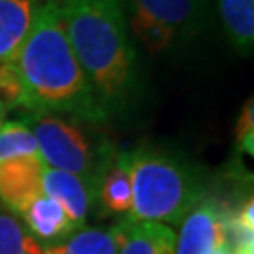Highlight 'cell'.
<instances>
[{
    "label": "cell",
    "instance_id": "12",
    "mask_svg": "<svg viewBox=\"0 0 254 254\" xmlns=\"http://www.w3.org/2000/svg\"><path fill=\"white\" fill-rule=\"evenodd\" d=\"M98 209L113 215H128L132 209V179L130 153L113 151L98 183Z\"/></svg>",
    "mask_w": 254,
    "mask_h": 254
},
{
    "label": "cell",
    "instance_id": "3",
    "mask_svg": "<svg viewBox=\"0 0 254 254\" xmlns=\"http://www.w3.org/2000/svg\"><path fill=\"white\" fill-rule=\"evenodd\" d=\"M132 209L127 217L177 226L205 198L200 172L181 158L154 149L139 147L130 153Z\"/></svg>",
    "mask_w": 254,
    "mask_h": 254
},
{
    "label": "cell",
    "instance_id": "6",
    "mask_svg": "<svg viewBox=\"0 0 254 254\" xmlns=\"http://www.w3.org/2000/svg\"><path fill=\"white\" fill-rule=\"evenodd\" d=\"M228 205L218 198L203 200L181 222V232L175 236L173 254H211L226 241Z\"/></svg>",
    "mask_w": 254,
    "mask_h": 254
},
{
    "label": "cell",
    "instance_id": "2",
    "mask_svg": "<svg viewBox=\"0 0 254 254\" xmlns=\"http://www.w3.org/2000/svg\"><path fill=\"white\" fill-rule=\"evenodd\" d=\"M21 109L55 113L83 123H106L104 111L68 42L57 0L42 6L13 59Z\"/></svg>",
    "mask_w": 254,
    "mask_h": 254
},
{
    "label": "cell",
    "instance_id": "17",
    "mask_svg": "<svg viewBox=\"0 0 254 254\" xmlns=\"http://www.w3.org/2000/svg\"><path fill=\"white\" fill-rule=\"evenodd\" d=\"M21 156H40L36 139L23 121H4L0 125V162Z\"/></svg>",
    "mask_w": 254,
    "mask_h": 254
},
{
    "label": "cell",
    "instance_id": "15",
    "mask_svg": "<svg viewBox=\"0 0 254 254\" xmlns=\"http://www.w3.org/2000/svg\"><path fill=\"white\" fill-rule=\"evenodd\" d=\"M226 245L232 254H254V201L253 196L237 207H228Z\"/></svg>",
    "mask_w": 254,
    "mask_h": 254
},
{
    "label": "cell",
    "instance_id": "8",
    "mask_svg": "<svg viewBox=\"0 0 254 254\" xmlns=\"http://www.w3.org/2000/svg\"><path fill=\"white\" fill-rule=\"evenodd\" d=\"M42 192L61 203L75 230L85 228L91 211L94 207L98 209L91 189L85 185L83 179L49 166H44L42 172Z\"/></svg>",
    "mask_w": 254,
    "mask_h": 254
},
{
    "label": "cell",
    "instance_id": "4",
    "mask_svg": "<svg viewBox=\"0 0 254 254\" xmlns=\"http://www.w3.org/2000/svg\"><path fill=\"white\" fill-rule=\"evenodd\" d=\"M21 121L30 128L44 164L77 175L91 189L96 200L100 177L115 149L109 143L92 139L81 127L83 121L77 119L27 111Z\"/></svg>",
    "mask_w": 254,
    "mask_h": 254
},
{
    "label": "cell",
    "instance_id": "18",
    "mask_svg": "<svg viewBox=\"0 0 254 254\" xmlns=\"http://www.w3.org/2000/svg\"><path fill=\"white\" fill-rule=\"evenodd\" d=\"M236 141L241 153H254V106L253 98L245 102L236 127Z\"/></svg>",
    "mask_w": 254,
    "mask_h": 254
},
{
    "label": "cell",
    "instance_id": "19",
    "mask_svg": "<svg viewBox=\"0 0 254 254\" xmlns=\"http://www.w3.org/2000/svg\"><path fill=\"white\" fill-rule=\"evenodd\" d=\"M211 254H232V253H230V249H228L226 241H224L222 245H218L217 249H215V251H213Z\"/></svg>",
    "mask_w": 254,
    "mask_h": 254
},
{
    "label": "cell",
    "instance_id": "13",
    "mask_svg": "<svg viewBox=\"0 0 254 254\" xmlns=\"http://www.w3.org/2000/svg\"><path fill=\"white\" fill-rule=\"evenodd\" d=\"M218 17L228 42L237 53L253 55L254 47V0H217Z\"/></svg>",
    "mask_w": 254,
    "mask_h": 254
},
{
    "label": "cell",
    "instance_id": "14",
    "mask_svg": "<svg viewBox=\"0 0 254 254\" xmlns=\"http://www.w3.org/2000/svg\"><path fill=\"white\" fill-rule=\"evenodd\" d=\"M46 254H117L113 228H81L61 245L46 249Z\"/></svg>",
    "mask_w": 254,
    "mask_h": 254
},
{
    "label": "cell",
    "instance_id": "16",
    "mask_svg": "<svg viewBox=\"0 0 254 254\" xmlns=\"http://www.w3.org/2000/svg\"><path fill=\"white\" fill-rule=\"evenodd\" d=\"M0 254H46L21 218L0 205Z\"/></svg>",
    "mask_w": 254,
    "mask_h": 254
},
{
    "label": "cell",
    "instance_id": "5",
    "mask_svg": "<svg viewBox=\"0 0 254 254\" xmlns=\"http://www.w3.org/2000/svg\"><path fill=\"white\" fill-rule=\"evenodd\" d=\"M128 30L151 55L170 51L203 27L205 0H121Z\"/></svg>",
    "mask_w": 254,
    "mask_h": 254
},
{
    "label": "cell",
    "instance_id": "20",
    "mask_svg": "<svg viewBox=\"0 0 254 254\" xmlns=\"http://www.w3.org/2000/svg\"><path fill=\"white\" fill-rule=\"evenodd\" d=\"M6 111H8V108H6V106H4L2 102H0V125L4 123V117H6Z\"/></svg>",
    "mask_w": 254,
    "mask_h": 254
},
{
    "label": "cell",
    "instance_id": "1",
    "mask_svg": "<svg viewBox=\"0 0 254 254\" xmlns=\"http://www.w3.org/2000/svg\"><path fill=\"white\" fill-rule=\"evenodd\" d=\"M68 42L104 111L125 115L141 96L139 57L121 0H57Z\"/></svg>",
    "mask_w": 254,
    "mask_h": 254
},
{
    "label": "cell",
    "instance_id": "10",
    "mask_svg": "<svg viewBox=\"0 0 254 254\" xmlns=\"http://www.w3.org/2000/svg\"><path fill=\"white\" fill-rule=\"evenodd\" d=\"M19 218H23L28 234L46 245L44 249L61 245L75 232V226L64 213L61 203L46 196L44 192L28 203Z\"/></svg>",
    "mask_w": 254,
    "mask_h": 254
},
{
    "label": "cell",
    "instance_id": "11",
    "mask_svg": "<svg viewBox=\"0 0 254 254\" xmlns=\"http://www.w3.org/2000/svg\"><path fill=\"white\" fill-rule=\"evenodd\" d=\"M47 0H0V64L13 63Z\"/></svg>",
    "mask_w": 254,
    "mask_h": 254
},
{
    "label": "cell",
    "instance_id": "7",
    "mask_svg": "<svg viewBox=\"0 0 254 254\" xmlns=\"http://www.w3.org/2000/svg\"><path fill=\"white\" fill-rule=\"evenodd\" d=\"M44 166L42 156H21L0 162V205L19 217L42 194Z\"/></svg>",
    "mask_w": 254,
    "mask_h": 254
},
{
    "label": "cell",
    "instance_id": "9",
    "mask_svg": "<svg viewBox=\"0 0 254 254\" xmlns=\"http://www.w3.org/2000/svg\"><path fill=\"white\" fill-rule=\"evenodd\" d=\"M117 239V254H173L175 232L173 228L125 217L113 226Z\"/></svg>",
    "mask_w": 254,
    "mask_h": 254
}]
</instances>
